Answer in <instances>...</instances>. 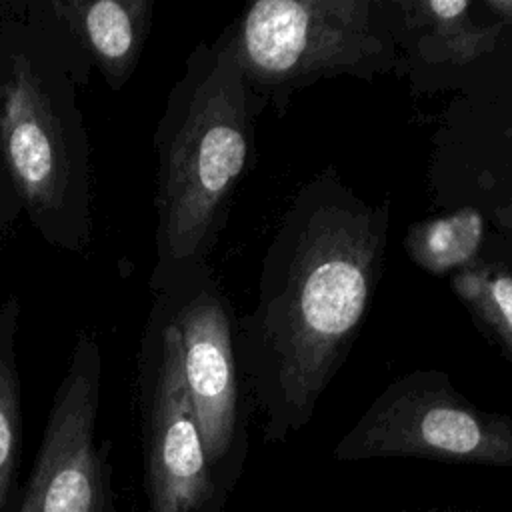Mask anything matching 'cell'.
Returning a JSON list of instances; mask_svg holds the SVG:
<instances>
[{"instance_id": "cell-8", "label": "cell", "mask_w": 512, "mask_h": 512, "mask_svg": "<svg viewBox=\"0 0 512 512\" xmlns=\"http://www.w3.org/2000/svg\"><path fill=\"white\" fill-rule=\"evenodd\" d=\"M184 382L218 488L230 496L246 460L232 328L214 290L196 292L174 316Z\"/></svg>"}, {"instance_id": "cell-15", "label": "cell", "mask_w": 512, "mask_h": 512, "mask_svg": "<svg viewBox=\"0 0 512 512\" xmlns=\"http://www.w3.org/2000/svg\"><path fill=\"white\" fill-rule=\"evenodd\" d=\"M400 512H482V510H462V508H440V506H434V508H424V510H400Z\"/></svg>"}, {"instance_id": "cell-14", "label": "cell", "mask_w": 512, "mask_h": 512, "mask_svg": "<svg viewBox=\"0 0 512 512\" xmlns=\"http://www.w3.org/2000/svg\"><path fill=\"white\" fill-rule=\"evenodd\" d=\"M484 8L492 12L496 22L512 24V0H484Z\"/></svg>"}, {"instance_id": "cell-9", "label": "cell", "mask_w": 512, "mask_h": 512, "mask_svg": "<svg viewBox=\"0 0 512 512\" xmlns=\"http://www.w3.org/2000/svg\"><path fill=\"white\" fill-rule=\"evenodd\" d=\"M152 0H50L46 10L84 50L112 90H120L142 56Z\"/></svg>"}, {"instance_id": "cell-3", "label": "cell", "mask_w": 512, "mask_h": 512, "mask_svg": "<svg viewBox=\"0 0 512 512\" xmlns=\"http://www.w3.org/2000/svg\"><path fill=\"white\" fill-rule=\"evenodd\" d=\"M38 50H0V156L10 184L46 242L80 252L90 240L86 146L64 96L66 70Z\"/></svg>"}, {"instance_id": "cell-10", "label": "cell", "mask_w": 512, "mask_h": 512, "mask_svg": "<svg viewBox=\"0 0 512 512\" xmlns=\"http://www.w3.org/2000/svg\"><path fill=\"white\" fill-rule=\"evenodd\" d=\"M398 8L428 62L470 64L492 50L502 30L500 22H478L466 0L398 2Z\"/></svg>"}, {"instance_id": "cell-13", "label": "cell", "mask_w": 512, "mask_h": 512, "mask_svg": "<svg viewBox=\"0 0 512 512\" xmlns=\"http://www.w3.org/2000/svg\"><path fill=\"white\" fill-rule=\"evenodd\" d=\"M452 290L512 360V270L472 262L452 276Z\"/></svg>"}, {"instance_id": "cell-1", "label": "cell", "mask_w": 512, "mask_h": 512, "mask_svg": "<svg viewBox=\"0 0 512 512\" xmlns=\"http://www.w3.org/2000/svg\"><path fill=\"white\" fill-rule=\"evenodd\" d=\"M386 218L346 190H306L292 208L246 332L266 442H284L312 418L368 306Z\"/></svg>"}, {"instance_id": "cell-6", "label": "cell", "mask_w": 512, "mask_h": 512, "mask_svg": "<svg viewBox=\"0 0 512 512\" xmlns=\"http://www.w3.org/2000/svg\"><path fill=\"white\" fill-rule=\"evenodd\" d=\"M102 354L82 330L60 380L30 476L12 512H116L110 444L98 442Z\"/></svg>"}, {"instance_id": "cell-2", "label": "cell", "mask_w": 512, "mask_h": 512, "mask_svg": "<svg viewBox=\"0 0 512 512\" xmlns=\"http://www.w3.org/2000/svg\"><path fill=\"white\" fill-rule=\"evenodd\" d=\"M232 42L216 46L174 90L158 126L156 276L196 260L250 148L248 90Z\"/></svg>"}, {"instance_id": "cell-5", "label": "cell", "mask_w": 512, "mask_h": 512, "mask_svg": "<svg viewBox=\"0 0 512 512\" xmlns=\"http://www.w3.org/2000/svg\"><path fill=\"white\" fill-rule=\"evenodd\" d=\"M368 0H260L232 40L246 82L294 86L324 74L360 70L384 54Z\"/></svg>"}, {"instance_id": "cell-12", "label": "cell", "mask_w": 512, "mask_h": 512, "mask_svg": "<svg viewBox=\"0 0 512 512\" xmlns=\"http://www.w3.org/2000/svg\"><path fill=\"white\" fill-rule=\"evenodd\" d=\"M484 220L474 208L418 222L406 236L410 258L430 274L458 272L476 260Z\"/></svg>"}, {"instance_id": "cell-11", "label": "cell", "mask_w": 512, "mask_h": 512, "mask_svg": "<svg viewBox=\"0 0 512 512\" xmlns=\"http://www.w3.org/2000/svg\"><path fill=\"white\" fill-rule=\"evenodd\" d=\"M20 300L10 294L0 304V512L16 500L22 450V386L16 358Z\"/></svg>"}, {"instance_id": "cell-7", "label": "cell", "mask_w": 512, "mask_h": 512, "mask_svg": "<svg viewBox=\"0 0 512 512\" xmlns=\"http://www.w3.org/2000/svg\"><path fill=\"white\" fill-rule=\"evenodd\" d=\"M144 438L146 512H222L228 496L208 464L184 382L180 332L172 322L160 332Z\"/></svg>"}, {"instance_id": "cell-4", "label": "cell", "mask_w": 512, "mask_h": 512, "mask_svg": "<svg viewBox=\"0 0 512 512\" xmlns=\"http://www.w3.org/2000/svg\"><path fill=\"white\" fill-rule=\"evenodd\" d=\"M332 456L340 462L426 458L512 468V416L478 408L438 372H414L368 406Z\"/></svg>"}]
</instances>
